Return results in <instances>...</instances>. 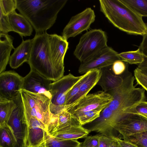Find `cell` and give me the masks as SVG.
Returning <instances> with one entry per match:
<instances>
[{
	"label": "cell",
	"instance_id": "1",
	"mask_svg": "<svg viewBox=\"0 0 147 147\" xmlns=\"http://www.w3.org/2000/svg\"><path fill=\"white\" fill-rule=\"evenodd\" d=\"M17 9L30 22L36 33L47 32L54 24L67 0H16Z\"/></svg>",
	"mask_w": 147,
	"mask_h": 147
},
{
	"label": "cell",
	"instance_id": "2",
	"mask_svg": "<svg viewBox=\"0 0 147 147\" xmlns=\"http://www.w3.org/2000/svg\"><path fill=\"white\" fill-rule=\"evenodd\" d=\"M100 11L115 27L127 34L143 36L147 24L142 17L120 0H99Z\"/></svg>",
	"mask_w": 147,
	"mask_h": 147
},
{
	"label": "cell",
	"instance_id": "3",
	"mask_svg": "<svg viewBox=\"0 0 147 147\" xmlns=\"http://www.w3.org/2000/svg\"><path fill=\"white\" fill-rule=\"evenodd\" d=\"M49 35L47 32L36 33L28 63L30 69L55 82L60 78L51 61Z\"/></svg>",
	"mask_w": 147,
	"mask_h": 147
},
{
	"label": "cell",
	"instance_id": "4",
	"mask_svg": "<svg viewBox=\"0 0 147 147\" xmlns=\"http://www.w3.org/2000/svg\"><path fill=\"white\" fill-rule=\"evenodd\" d=\"M83 76H75L69 73L50 84L49 91L51 97L49 108L52 115L57 116L65 110L69 92Z\"/></svg>",
	"mask_w": 147,
	"mask_h": 147
},
{
	"label": "cell",
	"instance_id": "5",
	"mask_svg": "<svg viewBox=\"0 0 147 147\" xmlns=\"http://www.w3.org/2000/svg\"><path fill=\"white\" fill-rule=\"evenodd\" d=\"M107 42L105 32L100 29L91 30L81 37L74 54L81 63L83 62L108 46Z\"/></svg>",
	"mask_w": 147,
	"mask_h": 147
},
{
	"label": "cell",
	"instance_id": "6",
	"mask_svg": "<svg viewBox=\"0 0 147 147\" xmlns=\"http://www.w3.org/2000/svg\"><path fill=\"white\" fill-rule=\"evenodd\" d=\"M20 92L26 115L36 117L47 128L52 116L49 108L51 99L43 94L33 93L24 89Z\"/></svg>",
	"mask_w": 147,
	"mask_h": 147
},
{
	"label": "cell",
	"instance_id": "7",
	"mask_svg": "<svg viewBox=\"0 0 147 147\" xmlns=\"http://www.w3.org/2000/svg\"><path fill=\"white\" fill-rule=\"evenodd\" d=\"M13 100L16 106L6 124L11 130L16 141V147H26L28 124L20 92Z\"/></svg>",
	"mask_w": 147,
	"mask_h": 147
},
{
	"label": "cell",
	"instance_id": "8",
	"mask_svg": "<svg viewBox=\"0 0 147 147\" xmlns=\"http://www.w3.org/2000/svg\"><path fill=\"white\" fill-rule=\"evenodd\" d=\"M121 134L122 138L147 131V118L139 114H128L110 126V136L113 129Z\"/></svg>",
	"mask_w": 147,
	"mask_h": 147
},
{
	"label": "cell",
	"instance_id": "9",
	"mask_svg": "<svg viewBox=\"0 0 147 147\" xmlns=\"http://www.w3.org/2000/svg\"><path fill=\"white\" fill-rule=\"evenodd\" d=\"M113 99L112 96L103 91L87 94L77 103L65 110L71 114L93 110L102 111Z\"/></svg>",
	"mask_w": 147,
	"mask_h": 147
},
{
	"label": "cell",
	"instance_id": "10",
	"mask_svg": "<svg viewBox=\"0 0 147 147\" xmlns=\"http://www.w3.org/2000/svg\"><path fill=\"white\" fill-rule=\"evenodd\" d=\"M95 17L94 11L90 7L87 8L71 17L63 29L62 36L67 40L88 30Z\"/></svg>",
	"mask_w": 147,
	"mask_h": 147
},
{
	"label": "cell",
	"instance_id": "11",
	"mask_svg": "<svg viewBox=\"0 0 147 147\" xmlns=\"http://www.w3.org/2000/svg\"><path fill=\"white\" fill-rule=\"evenodd\" d=\"M118 54L111 47L107 46L89 59L81 63L78 72L84 74L93 69H101L112 65L116 61L121 60Z\"/></svg>",
	"mask_w": 147,
	"mask_h": 147
},
{
	"label": "cell",
	"instance_id": "12",
	"mask_svg": "<svg viewBox=\"0 0 147 147\" xmlns=\"http://www.w3.org/2000/svg\"><path fill=\"white\" fill-rule=\"evenodd\" d=\"M49 39L51 61L60 79L64 76V60L69 43L62 36L56 34H49Z\"/></svg>",
	"mask_w": 147,
	"mask_h": 147
},
{
	"label": "cell",
	"instance_id": "13",
	"mask_svg": "<svg viewBox=\"0 0 147 147\" xmlns=\"http://www.w3.org/2000/svg\"><path fill=\"white\" fill-rule=\"evenodd\" d=\"M24 77L12 71L0 74V98L12 100L23 89Z\"/></svg>",
	"mask_w": 147,
	"mask_h": 147
},
{
	"label": "cell",
	"instance_id": "14",
	"mask_svg": "<svg viewBox=\"0 0 147 147\" xmlns=\"http://www.w3.org/2000/svg\"><path fill=\"white\" fill-rule=\"evenodd\" d=\"M52 82L30 69L29 73L24 77L22 89L33 93L43 94L51 99L49 86Z\"/></svg>",
	"mask_w": 147,
	"mask_h": 147
},
{
	"label": "cell",
	"instance_id": "15",
	"mask_svg": "<svg viewBox=\"0 0 147 147\" xmlns=\"http://www.w3.org/2000/svg\"><path fill=\"white\" fill-rule=\"evenodd\" d=\"M28 124L26 147H41L44 141L46 126L36 117L26 116Z\"/></svg>",
	"mask_w": 147,
	"mask_h": 147
},
{
	"label": "cell",
	"instance_id": "16",
	"mask_svg": "<svg viewBox=\"0 0 147 147\" xmlns=\"http://www.w3.org/2000/svg\"><path fill=\"white\" fill-rule=\"evenodd\" d=\"M32 39L24 40L14 49L9 61L10 67L17 69L25 62H28L30 54Z\"/></svg>",
	"mask_w": 147,
	"mask_h": 147
},
{
	"label": "cell",
	"instance_id": "17",
	"mask_svg": "<svg viewBox=\"0 0 147 147\" xmlns=\"http://www.w3.org/2000/svg\"><path fill=\"white\" fill-rule=\"evenodd\" d=\"M101 74V69H95L89 71L84 74L80 81L79 95L76 102L73 105L88 94L90 90L97 84Z\"/></svg>",
	"mask_w": 147,
	"mask_h": 147
},
{
	"label": "cell",
	"instance_id": "18",
	"mask_svg": "<svg viewBox=\"0 0 147 147\" xmlns=\"http://www.w3.org/2000/svg\"><path fill=\"white\" fill-rule=\"evenodd\" d=\"M13 31L22 37L30 36L33 32V27L29 21L22 14L14 11L8 15Z\"/></svg>",
	"mask_w": 147,
	"mask_h": 147
},
{
	"label": "cell",
	"instance_id": "19",
	"mask_svg": "<svg viewBox=\"0 0 147 147\" xmlns=\"http://www.w3.org/2000/svg\"><path fill=\"white\" fill-rule=\"evenodd\" d=\"M90 132L78 123H75L50 134L61 139L77 140L86 138Z\"/></svg>",
	"mask_w": 147,
	"mask_h": 147
},
{
	"label": "cell",
	"instance_id": "20",
	"mask_svg": "<svg viewBox=\"0 0 147 147\" xmlns=\"http://www.w3.org/2000/svg\"><path fill=\"white\" fill-rule=\"evenodd\" d=\"M13 39L7 33H0V73L4 71L9 63L10 54L13 49Z\"/></svg>",
	"mask_w": 147,
	"mask_h": 147
},
{
	"label": "cell",
	"instance_id": "21",
	"mask_svg": "<svg viewBox=\"0 0 147 147\" xmlns=\"http://www.w3.org/2000/svg\"><path fill=\"white\" fill-rule=\"evenodd\" d=\"M102 74L97 83L104 91L108 92L119 87L123 82V78L114 75L106 68L101 69Z\"/></svg>",
	"mask_w": 147,
	"mask_h": 147
},
{
	"label": "cell",
	"instance_id": "22",
	"mask_svg": "<svg viewBox=\"0 0 147 147\" xmlns=\"http://www.w3.org/2000/svg\"><path fill=\"white\" fill-rule=\"evenodd\" d=\"M81 144L77 140H63L55 137L46 129L41 147H81Z\"/></svg>",
	"mask_w": 147,
	"mask_h": 147
},
{
	"label": "cell",
	"instance_id": "23",
	"mask_svg": "<svg viewBox=\"0 0 147 147\" xmlns=\"http://www.w3.org/2000/svg\"><path fill=\"white\" fill-rule=\"evenodd\" d=\"M15 106L13 100L0 98V127L6 124Z\"/></svg>",
	"mask_w": 147,
	"mask_h": 147
},
{
	"label": "cell",
	"instance_id": "24",
	"mask_svg": "<svg viewBox=\"0 0 147 147\" xmlns=\"http://www.w3.org/2000/svg\"><path fill=\"white\" fill-rule=\"evenodd\" d=\"M16 141L10 128L6 124L0 127V147H16Z\"/></svg>",
	"mask_w": 147,
	"mask_h": 147
},
{
	"label": "cell",
	"instance_id": "25",
	"mask_svg": "<svg viewBox=\"0 0 147 147\" xmlns=\"http://www.w3.org/2000/svg\"><path fill=\"white\" fill-rule=\"evenodd\" d=\"M102 111L93 110L72 114L73 118L81 126L90 123L98 118Z\"/></svg>",
	"mask_w": 147,
	"mask_h": 147
},
{
	"label": "cell",
	"instance_id": "26",
	"mask_svg": "<svg viewBox=\"0 0 147 147\" xmlns=\"http://www.w3.org/2000/svg\"><path fill=\"white\" fill-rule=\"evenodd\" d=\"M121 60L130 64L139 65L143 61V54L138 48L135 51L123 52L118 54Z\"/></svg>",
	"mask_w": 147,
	"mask_h": 147
},
{
	"label": "cell",
	"instance_id": "27",
	"mask_svg": "<svg viewBox=\"0 0 147 147\" xmlns=\"http://www.w3.org/2000/svg\"><path fill=\"white\" fill-rule=\"evenodd\" d=\"M138 14L147 17V0H120Z\"/></svg>",
	"mask_w": 147,
	"mask_h": 147
},
{
	"label": "cell",
	"instance_id": "28",
	"mask_svg": "<svg viewBox=\"0 0 147 147\" xmlns=\"http://www.w3.org/2000/svg\"><path fill=\"white\" fill-rule=\"evenodd\" d=\"M138 147H147V131L122 138Z\"/></svg>",
	"mask_w": 147,
	"mask_h": 147
},
{
	"label": "cell",
	"instance_id": "29",
	"mask_svg": "<svg viewBox=\"0 0 147 147\" xmlns=\"http://www.w3.org/2000/svg\"><path fill=\"white\" fill-rule=\"evenodd\" d=\"M0 11L7 16L17 9L16 0H0Z\"/></svg>",
	"mask_w": 147,
	"mask_h": 147
},
{
	"label": "cell",
	"instance_id": "30",
	"mask_svg": "<svg viewBox=\"0 0 147 147\" xmlns=\"http://www.w3.org/2000/svg\"><path fill=\"white\" fill-rule=\"evenodd\" d=\"M142 36V40L138 48L143 55L144 60L138 65V67L142 70L147 69V32Z\"/></svg>",
	"mask_w": 147,
	"mask_h": 147
},
{
	"label": "cell",
	"instance_id": "31",
	"mask_svg": "<svg viewBox=\"0 0 147 147\" xmlns=\"http://www.w3.org/2000/svg\"><path fill=\"white\" fill-rule=\"evenodd\" d=\"M134 75L137 84L147 92V75L138 67L134 71Z\"/></svg>",
	"mask_w": 147,
	"mask_h": 147
},
{
	"label": "cell",
	"instance_id": "32",
	"mask_svg": "<svg viewBox=\"0 0 147 147\" xmlns=\"http://www.w3.org/2000/svg\"><path fill=\"white\" fill-rule=\"evenodd\" d=\"M0 33H7L13 31L9 22L7 16L3 14L0 12Z\"/></svg>",
	"mask_w": 147,
	"mask_h": 147
},
{
	"label": "cell",
	"instance_id": "33",
	"mask_svg": "<svg viewBox=\"0 0 147 147\" xmlns=\"http://www.w3.org/2000/svg\"><path fill=\"white\" fill-rule=\"evenodd\" d=\"M97 135L99 147H109L115 140V136H110L103 134Z\"/></svg>",
	"mask_w": 147,
	"mask_h": 147
},
{
	"label": "cell",
	"instance_id": "34",
	"mask_svg": "<svg viewBox=\"0 0 147 147\" xmlns=\"http://www.w3.org/2000/svg\"><path fill=\"white\" fill-rule=\"evenodd\" d=\"M81 147H99L98 135L87 136Z\"/></svg>",
	"mask_w": 147,
	"mask_h": 147
},
{
	"label": "cell",
	"instance_id": "35",
	"mask_svg": "<svg viewBox=\"0 0 147 147\" xmlns=\"http://www.w3.org/2000/svg\"><path fill=\"white\" fill-rule=\"evenodd\" d=\"M112 70L114 74L116 76L120 75L125 71L126 66L125 64L121 60L115 61L112 65Z\"/></svg>",
	"mask_w": 147,
	"mask_h": 147
},
{
	"label": "cell",
	"instance_id": "36",
	"mask_svg": "<svg viewBox=\"0 0 147 147\" xmlns=\"http://www.w3.org/2000/svg\"><path fill=\"white\" fill-rule=\"evenodd\" d=\"M133 114L147 115V101L142 102L137 105Z\"/></svg>",
	"mask_w": 147,
	"mask_h": 147
},
{
	"label": "cell",
	"instance_id": "37",
	"mask_svg": "<svg viewBox=\"0 0 147 147\" xmlns=\"http://www.w3.org/2000/svg\"><path fill=\"white\" fill-rule=\"evenodd\" d=\"M115 138L118 142L119 147H138L135 145L128 141L121 140L116 137Z\"/></svg>",
	"mask_w": 147,
	"mask_h": 147
},
{
	"label": "cell",
	"instance_id": "38",
	"mask_svg": "<svg viewBox=\"0 0 147 147\" xmlns=\"http://www.w3.org/2000/svg\"><path fill=\"white\" fill-rule=\"evenodd\" d=\"M109 147H119L117 141L115 138V140Z\"/></svg>",
	"mask_w": 147,
	"mask_h": 147
},
{
	"label": "cell",
	"instance_id": "39",
	"mask_svg": "<svg viewBox=\"0 0 147 147\" xmlns=\"http://www.w3.org/2000/svg\"><path fill=\"white\" fill-rule=\"evenodd\" d=\"M139 115H140L145 117H146V118H147V115H145V114H139Z\"/></svg>",
	"mask_w": 147,
	"mask_h": 147
},
{
	"label": "cell",
	"instance_id": "40",
	"mask_svg": "<svg viewBox=\"0 0 147 147\" xmlns=\"http://www.w3.org/2000/svg\"><path fill=\"white\" fill-rule=\"evenodd\" d=\"M144 73L147 75V70H146L144 71Z\"/></svg>",
	"mask_w": 147,
	"mask_h": 147
}]
</instances>
